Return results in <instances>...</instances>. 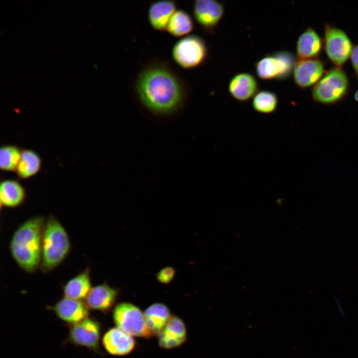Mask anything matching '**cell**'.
Wrapping results in <instances>:
<instances>
[{"label":"cell","mask_w":358,"mask_h":358,"mask_svg":"<svg viewBox=\"0 0 358 358\" xmlns=\"http://www.w3.org/2000/svg\"><path fill=\"white\" fill-rule=\"evenodd\" d=\"M142 103L152 112L169 114L177 110L183 99V90L176 76L166 68L153 66L144 70L136 85Z\"/></svg>","instance_id":"cell-1"},{"label":"cell","mask_w":358,"mask_h":358,"mask_svg":"<svg viewBox=\"0 0 358 358\" xmlns=\"http://www.w3.org/2000/svg\"><path fill=\"white\" fill-rule=\"evenodd\" d=\"M46 221L40 215L26 220L14 231L10 240L9 250L12 258L27 273H34L40 268Z\"/></svg>","instance_id":"cell-2"},{"label":"cell","mask_w":358,"mask_h":358,"mask_svg":"<svg viewBox=\"0 0 358 358\" xmlns=\"http://www.w3.org/2000/svg\"><path fill=\"white\" fill-rule=\"evenodd\" d=\"M71 249L68 233L53 215L46 219L43 231L40 270L49 272L66 259Z\"/></svg>","instance_id":"cell-3"},{"label":"cell","mask_w":358,"mask_h":358,"mask_svg":"<svg viewBox=\"0 0 358 358\" xmlns=\"http://www.w3.org/2000/svg\"><path fill=\"white\" fill-rule=\"evenodd\" d=\"M292 53L279 51L268 54L258 60L255 65L258 77L263 80H283L290 75L295 65Z\"/></svg>","instance_id":"cell-4"},{"label":"cell","mask_w":358,"mask_h":358,"mask_svg":"<svg viewBox=\"0 0 358 358\" xmlns=\"http://www.w3.org/2000/svg\"><path fill=\"white\" fill-rule=\"evenodd\" d=\"M208 50L200 37L189 35L178 41L172 50L174 61L180 67L191 69L202 64L206 60Z\"/></svg>","instance_id":"cell-5"},{"label":"cell","mask_w":358,"mask_h":358,"mask_svg":"<svg viewBox=\"0 0 358 358\" xmlns=\"http://www.w3.org/2000/svg\"><path fill=\"white\" fill-rule=\"evenodd\" d=\"M113 317L117 327L132 336L149 338L152 336L144 313L131 303L118 304L114 308Z\"/></svg>","instance_id":"cell-6"},{"label":"cell","mask_w":358,"mask_h":358,"mask_svg":"<svg viewBox=\"0 0 358 358\" xmlns=\"http://www.w3.org/2000/svg\"><path fill=\"white\" fill-rule=\"evenodd\" d=\"M348 86V81L345 73L340 69H334L327 73L315 85L313 96L320 102L333 103L344 95Z\"/></svg>","instance_id":"cell-7"},{"label":"cell","mask_w":358,"mask_h":358,"mask_svg":"<svg viewBox=\"0 0 358 358\" xmlns=\"http://www.w3.org/2000/svg\"><path fill=\"white\" fill-rule=\"evenodd\" d=\"M100 326L95 319L87 318L75 324L71 325L68 339L78 346L86 347L97 352L99 349Z\"/></svg>","instance_id":"cell-8"},{"label":"cell","mask_w":358,"mask_h":358,"mask_svg":"<svg viewBox=\"0 0 358 358\" xmlns=\"http://www.w3.org/2000/svg\"><path fill=\"white\" fill-rule=\"evenodd\" d=\"M326 53L333 63L337 65L344 64L351 55L352 46L346 34L341 29L327 27L325 32Z\"/></svg>","instance_id":"cell-9"},{"label":"cell","mask_w":358,"mask_h":358,"mask_svg":"<svg viewBox=\"0 0 358 358\" xmlns=\"http://www.w3.org/2000/svg\"><path fill=\"white\" fill-rule=\"evenodd\" d=\"M193 15L197 22L205 30L214 31L225 13L224 5L214 0H197L193 5Z\"/></svg>","instance_id":"cell-10"},{"label":"cell","mask_w":358,"mask_h":358,"mask_svg":"<svg viewBox=\"0 0 358 358\" xmlns=\"http://www.w3.org/2000/svg\"><path fill=\"white\" fill-rule=\"evenodd\" d=\"M51 309L59 319L71 325L88 318L89 314V309L83 300L65 297L51 306Z\"/></svg>","instance_id":"cell-11"},{"label":"cell","mask_w":358,"mask_h":358,"mask_svg":"<svg viewBox=\"0 0 358 358\" xmlns=\"http://www.w3.org/2000/svg\"><path fill=\"white\" fill-rule=\"evenodd\" d=\"M118 294V289L104 282L92 287L85 302L89 309L105 312L113 306Z\"/></svg>","instance_id":"cell-12"},{"label":"cell","mask_w":358,"mask_h":358,"mask_svg":"<svg viewBox=\"0 0 358 358\" xmlns=\"http://www.w3.org/2000/svg\"><path fill=\"white\" fill-rule=\"evenodd\" d=\"M258 88V83L255 77L246 72L235 75L230 80L228 86L231 96L240 102H245L253 98L259 91Z\"/></svg>","instance_id":"cell-13"},{"label":"cell","mask_w":358,"mask_h":358,"mask_svg":"<svg viewBox=\"0 0 358 358\" xmlns=\"http://www.w3.org/2000/svg\"><path fill=\"white\" fill-rule=\"evenodd\" d=\"M322 63L315 59H301L295 63L293 77L295 84L300 88L308 87L315 83L323 73Z\"/></svg>","instance_id":"cell-14"},{"label":"cell","mask_w":358,"mask_h":358,"mask_svg":"<svg viewBox=\"0 0 358 358\" xmlns=\"http://www.w3.org/2000/svg\"><path fill=\"white\" fill-rule=\"evenodd\" d=\"M102 343L108 353L123 356L130 353L135 347V341L132 336L120 329L113 328L104 335Z\"/></svg>","instance_id":"cell-15"},{"label":"cell","mask_w":358,"mask_h":358,"mask_svg":"<svg viewBox=\"0 0 358 358\" xmlns=\"http://www.w3.org/2000/svg\"><path fill=\"white\" fill-rule=\"evenodd\" d=\"M158 336L159 344L161 347L169 349L179 347L186 339L185 325L179 318L171 317Z\"/></svg>","instance_id":"cell-16"},{"label":"cell","mask_w":358,"mask_h":358,"mask_svg":"<svg viewBox=\"0 0 358 358\" xmlns=\"http://www.w3.org/2000/svg\"><path fill=\"white\" fill-rule=\"evenodd\" d=\"M90 268L87 267L83 271L69 280L63 286L64 297L82 300L92 288Z\"/></svg>","instance_id":"cell-17"},{"label":"cell","mask_w":358,"mask_h":358,"mask_svg":"<svg viewBox=\"0 0 358 358\" xmlns=\"http://www.w3.org/2000/svg\"><path fill=\"white\" fill-rule=\"evenodd\" d=\"M176 8L174 1L161 0L152 3L148 10V19L152 27L158 31L167 30Z\"/></svg>","instance_id":"cell-18"},{"label":"cell","mask_w":358,"mask_h":358,"mask_svg":"<svg viewBox=\"0 0 358 358\" xmlns=\"http://www.w3.org/2000/svg\"><path fill=\"white\" fill-rule=\"evenodd\" d=\"M26 196L23 186L17 181L7 179L2 181L0 185L1 205L7 208H15L21 205Z\"/></svg>","instance_id":"cell-19"},{"label":"cell","mask_w":358,"mask_h":358,"mask_svg":"<svg viewBox=\"0 0 358 358\" xmlns=\"http://www.w3.org/2000/svg\"><path fill=\"white\" fill-rule=\"evenodd\" d=\"M169 308L161 303H154L144 312L147 325L152 335H159L171 318Z\"/></svg>","instance_id":"cell-20"},{"label":"cell","mask_w":358,"mask_h":358,"mask_svg":"<svg viewBox=\"0 0 358 358\" xmlns=\"http://www.w3.org/2000/svg\"><path fill=\"white\" fill-rule=\"evenodd\" d=\"M321 48V39L311 28L304 31L299 37L296 43V53L301 59H308L317 56Z\"/></svg>","instance_id":"cell-21"},{"label":"cell","mask_w":358,"mask_h":358,"mask_svg":"<svg viewBox=\"0 0 358 358\" xmlns=\"http://www.w3.org/2000/svg\"><path fill=\"white\" fill-rule=\"evenodd\" d=\"M41 165V159L36 152L30 149L23 150L15 172L19 178L27 179L40 171Z\"/></svg>","instance_id":"cell-22"},{"label":"cell","mask_w":358,"mask_h":358,"mask_svg":"<svg viewBox=\"0 0 358 358\" xmlns=\"http://www.w3.org/2000/svg\"><path fill=\"white\" fill-rule=\"evenodd\" d=\"M193 28L190 15L182 10H176L171 17L167 30L175 37H180L189 33Z\"/></svg>","instance_id":"cell-23"},{"label":"cell","mask_w":358,"mask_h":358,"mask_svg":"<svg viewBox=\"0 0 358 358\" xmlns=\"http://www.w3.org/2000/svg\"><path fill=\"white\" fill-rule=\"evenodd\" d=\"M254 110L262 114L274 112L278 105V97L274 92L263 90L259 91L252 100Z\"/></svg>","instance_id":"cell-24"},{"label":"cell","mask_w":358,"mask_h":358,"mask_svg":"<svg viewBox=\"0 0 358 358\" xmlns=\"http://www.w3.org/2000/svg\"><path fill=\"white\" fill-rule=\"evenodd\" d=\"M22 151L17 147L7 145L0 149V168L6 172L16 171Z\"/></svg>","instance_id":"cell-25"},{"label":"cell","mask_w":358,"mask_h":358,"mask_svg":"<svg viewBox=\"0 0 358 358\" xmlns=\"http://www.w3.org/2000/svg\"><path fill=\"white\" fill-rule=\"evenodd\" d=\"M176 270L171 267H165L161 269L157 274V279L162 283L168 284L174 279Z\"/></svg>","instance_id":"cell-26"},{"label":"cell","mask_w":358,"mask_h":358,"mask_svg":"<svg viewBox=\"0 0 358 358\" xmlns=\"http://www.w3.org/2000/svg\"><path fill=\"white\" fill-rule=\"evenodd\" d=\"M351 58L354 68L358 71V46L352 50Z\"/></svg>","instance_id":"cell-27"},{"label":"cell","mask_w":358,"mask_h":358,"mask_svg":"<svg viewBox=\"0 0 358 358\" xmlns=\"http://www.w3.org/2000/svg\"><path fill=\"white\" fill-rule=\"evenodd\" d=\"M355 98L358 101V90L356 92L355 94Z\"/></svg>","instance_id":"cell-28"}]
</instances>
